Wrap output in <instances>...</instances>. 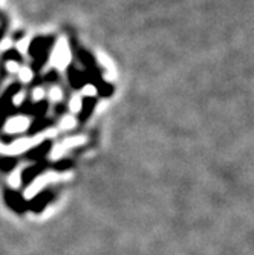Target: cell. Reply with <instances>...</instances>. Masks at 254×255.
<instances>
[{
	"mask_svg": "<svg viewBox=\"0 0 254 255\" xmlns=\"http://www.w3.org/2000/svg\"><path fill=\"white\" fill-rule=\"evenodd\" d=\"M97 103L98 100L95 97H92V95H87V97H83L81 100V107L78 110V115H77V121L84 124L89 118H90V115L94 113L95 107H97Z\"/></svg>",
	"mask_w": 254,
	"mask_h": 255,
	"instance_id": "cell-6",
	"label": "cell"
},
{
	"mask_svg": "<svg viewBox=\"0 0 254 255\" xmlns=\"http://www.w3.org/2000/svg\"><path fill=\"white\" fill-rule=\"evenodd\" d=\"M66 78L69 81V86H71L74 90H81L83 87H86L89 84V78H87L86 72L80 71V67H77L75 64H69L66 67Z\"/></svg>",
	"mask_w": 254,
	"mask_h": 255,
	"instance_id": "cell-5",
	"label": "cell"
},
{
	"mask_svg": "<svg viewBox=\"0 0 254 255\" xmlns=\"http://www.w3.org/2000/svg\"><path fill=\"white\" fill-rule=\"evenodd\" d=\"M52 123H54V121H52L51 118H46V117L35 118V120L31 123V126L28 127V136H34V134H37V133L43 131L44 128L51 127V126H52Z\"/></svg>",
	"mask_w": 254,
	"mask_h": 255,
	"instance_id": "cell-7",
	"label": "cell"
},
{
	"mask_svg": "<svg viewBox=\"0 0 254 255\" xmlns=\"http://www.w3.org/2000/svg\"><path fill=\"white\" fill-rule=\"evenodd\" d=\"M57 43L55 35H37L31 40L28 46V54L31 57L29 67L34 74H38L49 61L51 52Z\"/></svg>",
	"mask_w": 254,
	"mask_h": 255,
	"instance_id": "cell-2",
	"label": "cell"
},
{
	"mask_svg": "<svg viewBox=\"0 0 254 255\" xmlns=\"http://www.w3.org/2000/svg\"><path fill=\"white\" fill-rule=\"evenodd\" d=\"M20 90H21V83L15 81V83H11L2 94V97H0V128L5 126L8 118L14 115L15 106L12 101H14L15 95H18Z\"/></svg>",
	"mask_w": 254,
	"mask_h": 255,
	"instance_id": "cell-3",
	"label": "cell"
},
{
	"mask_svg": "<svg viewBox=\"0 0 254 255\" xmlns=\"http://www.w3.org/2000/svg\"><path fill=\"white\" fill-rule=\"evenodd\" d=\"M69 43H71L72 54L75 55V58L78 60V63L83 66V71L86 72V75L89 78V84H92V86L97 89V94L100 97L110 98L113 95V92H115V87L104 80L103 69L97 63L95 57L92 55L87 49H84L83 46L74 37H71Z\"/></svg>",
	"mask_w": 254,
	"mask_h": 255,
	"instance_id": "cell-1",
	"label": "cell"
},
{
	"mask_svg": "<svg viewBox=\"0 0 254 255\" xmlns=\"http://www.w3.org/2000/svg\"><path fill=\"white\" fill-rule=\"evenodd\" d=\"M66 110H67V101H61V103H58L57 106H55V109H54V112H55V115H63V113H66Z\"/></svg>",
	"mask_w": 254,
	"mask_h": 255,
	"instance_id": "cell-11",
	"label": "cell"
},
{
	"mask_svg": "<svg viewBox=\"0 0 254 255\" xmlns=\"http://www.w3.org/2000/svg\"><path fill=\"white\" fill-rule=\"evenodd\" d=\"M0 61H2V63L14 61V63H20V64H23V57H21V54H20L17 49L11 48V49L5 51V52L2 54V57H0Z\"/></svg>",
	"mask_w": 254,
	"mask_h": 255,
	"instance_id": "cell-8",
	"label": "cell"
},
{
	"mask_svg": "<svg viewBox=\"0 0 254 255\" xmlns=\"http://www.w3.org/2000/svg\"><path fill=\"white\" fill-rule=\"evenodd\" d=\"M23 35H25V32H23V31H17V32H14V35H12V40H14V41H17V40H21V38H23Z\"/></svg>",
	"mask_w": 254,
	"mask_h": 255,
	"instance_id": "cell-12",
	"label": "cell"
},
{
	"mask_svg": "<svg viewBox=\"0 0 254 255\" xmlns=\"http://www.w3.org/2000/svg\"><path fill=\"white\" fill-rule=\"evenodd\" d=\"M41 77V84H57L60 81V74L57 69H51L49 72H46Z\"/></svg>",
	"mask_w": 254,
	"mask_h": 255,
	"instance_id": "cell-9",
	"label": "cell"
},
{
	"mask_svg": "<svg viewBox=\"0 0 254 255\" xmlns=\"http://www.w3.org/2000/svg\"><path fill=\"white\" fill-rule=\"evenodd\" d=\"M49 101L48 100H40L37 103L31 101L29 98L23 101L20 106L15 107L14 115H26V117H34V118H41L44 117V113L48 112Z\"/></svg>",
	"mask_w": 254,
	"mask_h": 255,
	"instance_id": "cell-4",
	"label": "cell"
},
{
	"mask_svg": "<svg viewBox=\"0 0 254 255\" xmlns=\"http://www.w3.org/2000/svg\"><path fill=\"white\" fill-rule=\"evenodd\" d=\"M8 26H9V23H8V18L5 15H0V41L3 40L6 31H8Z\"/></svg>",
	"mask_w": 254,
	"mask_h": 255,
	"instance_id": "cell-10",
	"label": "cell"
}]
</instances>
